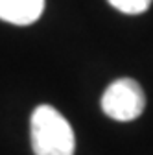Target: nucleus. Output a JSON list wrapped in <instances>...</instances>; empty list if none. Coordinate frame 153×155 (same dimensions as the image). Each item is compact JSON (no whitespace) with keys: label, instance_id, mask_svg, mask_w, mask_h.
<instances>
[{"label":"nucleus","instance_id":"obj_2","mask_svg":"<svg viewBox=\"0 0 153 155\" xmlns=\"http://www.w3.org/2000/svg\"><path fill=\"white\" fill-rule=\"evenodd\" d=\"M144 107H146L144 91L131 78H122V80L112 81L102 96L103 113L109 118L118 122H131L138 118L144 113Z\"/></svg>","mask_w":153,"mask_h":155},{"label":"nucleus","instance_id":"obj_4","mask_svg":"<svg viewBox=\"0 0 153 155\" xmlns=\"http://www.w3.org/2000/svg\"><path fill=\"white\" fill-rule=\"evenodd\" d=\"M107 2L125 15H140L149 9L153 0H107Z\"/></svg>","mask_w":153,"mask_h":155},{"label":"nucleus","instance_id":"obj_3","mask_svg":"<svg viewBox=\"0 0 153 155\" xmlns=\"http://www.w3.org/2000/svg\"><path fill=\"white\" fill-rule=\"evenodd\" d=\"M44 11V0H0V21L28 26L39 21Z\"/></svg>","mask_w":153,"mask_h":155},{"label":"nucleus","instance_id":"obj_1","mask_svg":"<svg viewBox=\"0 0 153 155\" xmlns=\"http://www.w3.org/2000/svg\"><path fill=\"white\" fill-rule=\"evenodd\" d=\"M35 155H74L76 139L68 120L52 105H39L30 120Z\"/></svg>","mask_w":153,"mask_h":155}]
</instances>
